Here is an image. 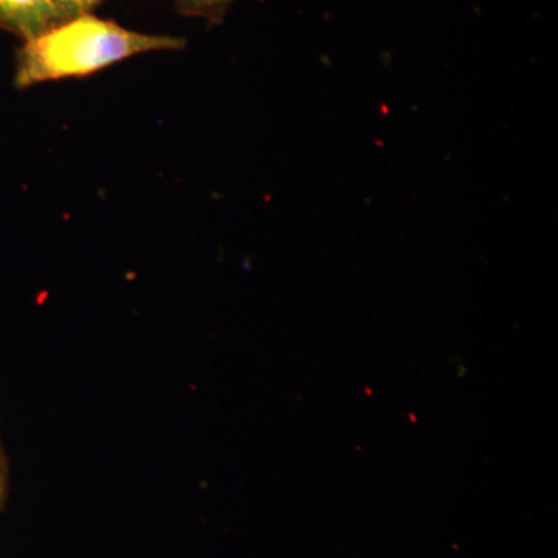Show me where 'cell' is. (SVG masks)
<instances>
[{
	"mask_svg": "<svg viewBox=\"0 0 558 558\" xmlns=\"http://www.w3.org/2000/svg\"><path fill=\"white\" fill-rule=\"evenodd\" d=\"M105 0H51L58 22L72 20L80 14L92 13Z\"/></svg>",
	"mask_w": 558,
	"mask_h": 558,
	"instance_id": "cell-4",
	"label": "cell"
},
{
	"mask_svg": "<svg viewBox=\"0 0 558 558\" xmlns=\"http://www.w3.org/2000/svg\"><path fill=\"white\" fill-rule=\"evenodd\" d=\"M179 13L191 17H202L209 24H220L226 20L234 0H172Z\"/></svg>",
	"mask_w": 558,
	"mask_h": 558,
	"instance_id": "cell-3",
	"label": "cell"
},
{
	"mask_svg": "<svg viewBox=\"0 0 558 558\" xmlns=\"http://www.w3.org/2000/svg\"><path fill=\"white\" fill-rule=\"evenodd\" d=\"M9 461H7L5 450H3L2 439H0V510L5 506L9 497Z\"/></svg>",
	"mask_w": 558,
	"mask_h": 558,
	"instance_id": "cell-5",
	"label": "cell"
},
{
	"mask_svg": "<svg viewBox=\"0 0 558 558\" xmlns=\"http://www.w3.org/2000/svg\"><path fill=\"white\" fill-rule=\"evenodd\" d=\"M57 24L51 0H0V31L27 40Z\"/></svg>",
	"mask_w": 558,
	"mask_h": 558,
	"instance_id": "cell-2",
	"label": "cell"
},
{
	"mask_svg": "<svg viewBox=\"0 0 558 558\" xmlns=\"http://www.w3.org/2000/svg\"><path fill=\"white\" fill-rule=\"evenodd\" d=\"M185 39L128 31L92 13L60 22L24 40L16 53L14 86L27 89L47 81L81 78L148 51L185 49Z\"/></svg>",
	"mask_w": 558,
	"mask_h": 558,
	"instance_id": "cell-1",
	"label": "cell"
}]
</instances>
